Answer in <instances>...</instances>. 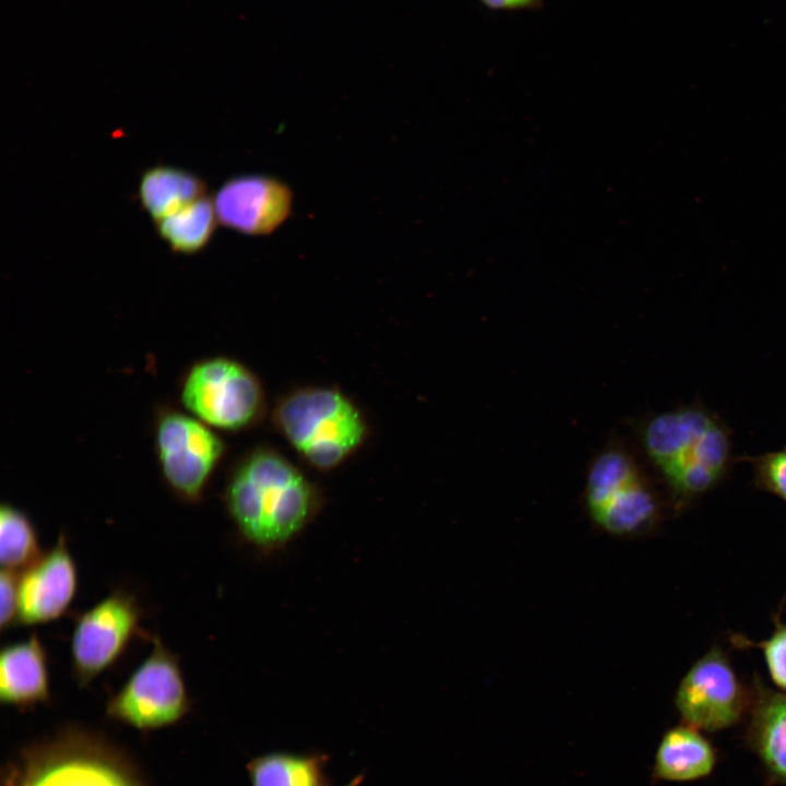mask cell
Segmentation results:
<instances>
[{
  "label": "cell",
  "instance_id": "8",
  "mask_svg": "<svg viewBox=\"0 0 786 786\" xmlns=\"http://www.w3.org/2000/svg\"><path fill=\"white\" fill-rule=\"evenodd\" d=\"M752 693L739 680L727 656L717 647L696 660L679 683L676 707L686 724L717 731L738 724L748 714Z\"/></svg>",
  "mask_w": 786,
  "mask_h": 786
},
{
  "label": "cell",
  "instance_id": "10",
  "mask_svg": "<svg viewBox=\"0 0 786 786\" xmlns=\"http://www.w3.org/2000/svg\"><path fill=\"white\" fill-rule=\"evenodd\" d=\"M218 223L248 236H264L289 216L293 193L287 184L264 175L228 179L213 196Z\"/></svg>",
  "mask_w": 786,
  "mask_h": 786
},
{
  "label": "cell",
  "instance_id": "6",
  "mask_svg": "<svg viewBox=\"0 0 786 786\" xmlns=\"http://www.w3.org/2000/svg\"><path fill=\"white\" fill-rule=\"evenodd\" d=\"M150 638V654L107 703L111 718L141 730L172 725L190 707L179 657L157 634Z\"/></svg>",
  "mask_w": 786,
  "mask_h": 786
},
{
  "label": "cell",
  "instance_id": "17",
  "mask_svg": "<svg viewBox=\"0 0 786 786\" xmlns=\"http://www.w3.org/2000/svg\"><path fill=\"white\" fill-rule=\"evenodd\" d=\"M329 757L321 752L274 751L247 764L251 786H322Z\"/></svg>",
  "mask_w": 786,
  "mask_h": 786
},
{
  "label": "cell",
  "instance_id": "7",
  "mask_svg": "<svg viewBox=\"0 0 786 786\" xmlns=\"http://www.w3.org/2000/svg\"><path fill=\"white\" fill-rule=\"evenodd\" d=\"M142 610L134 595L115 590L82 612L71 635V669L86 687L115 665L141 631Z\"/></svg>",
  "mask_w": 786,
  "mask_h": 786
},
{
  "label": "cell",
  "instance_id": "12",
  "mask_svg": "<svg viewBox=\"0 0 786 786\" xmlns=\"http://www.w3.org/2000/svg\"><path fill=\"white\" fill-rule=\"evenodd\" d=\"M49 667L36 633L5 645L0 654V700L14 707H34L49 700Z\"/></svg>",
  "mask_w": 786,
  "mask_h": 786
},
{
  "label": "cell",
  "instance_id": "13",
  "mask_svg": "<svg viewBox=\"0 0 786 786\" xmlns=\"http://www.w3.org/2000/svg\"><path fill=\"white\" fill-rule=\"evenodd\" d=\"M748 714L751 750L767 776L786 785V694L757 683Z\"/></svg>",
  "mask_w": 786,
  "mask_h": 786
},
{
  "label": "cell",
  "instance_id": "14",
  "mask_svg": "<svg viewBox=\"0 0 786 786\" xmlns=\"http://www.w3.org/2000/svg\"><path fill=\"white\" fill-rule=\"evenodd\" d=\"M717 752L699 728L684 724L668 729L656 750L653 776L666 782H693L715 769Z\"/></svg>",
  "mask_w": 786,
  "mask_h": 786
},
{
  "label": "cell",
  "instance_id": "18",
  "mask_svg": "<svg viewBox=\"0 0 786 786\" xmlns=\"http://www.w3.org/2000/svg\"><path fill=\"white\" fill-rule=\"evenodd\" d=\"M154 224L172 252L196 254L210 243L218 224L213 196L203 195Z\"/></svg>",
  "mask_w": 786,
  "mask_h": 786
},
{
  "label": "cell",
  "instance_id": "4",
  "mask_svg": "<svg viewBox=\"0 0 786 786\" xmlns=\"http://www.w3.org/2000/svg\"><path fill=\"white\" fill-rule=\"evenodd\" d=\"M180 400L190 415L223 431L252 427L266 407L259 378L238 360L223 356L198 360L186 371Z\"/></svg>",
  "mask_w": 786,
  "mask_h": 786
},
{
  "label": "cell",
  "instance_id": "2",
  "mask_svg": "<svg viewBox=\"0 0 786 786\" xmlns=\"http://www.w3.org/2000/svg\"><path fill=\"white\" fill-rule=\"evenodd\" d=\"M641 441L679 505L715 489L734 464L729 427L698 402L648 418L642 426Z\"/></svg>",
  "mask_w": 786,
  "mask_h": 786
},
{
  "label": "cell",
  "instance_id": "1",
  "mask_svg": "<svg viewBox=\"0 0 786 786\" xmlns=\"http://www.w3.org/2000/svg\"><path fill=\"white\" fill-rule=\"evenodd\" d=\"M224 502L240 536L262 552L284 547L321 507L317 487L277 451L260 446L231 469Z\"/></svg>",
  "mask_w": 786,
  "mask_h": 786
},
{
  "label": "cell",
  "instance_id": "9",
  "mask_svg": "<svg viewBox=\"0 0 786 786\" xmlns=\"http://www.w3.org/2000/svg\"><path fill=\"white\" fill-rule=\"evenodd\" d=\"M5 786H135L104 752L79 743L36 751L11 770Z\"/></svg>",
  "mask_w": 786,
  "mask_h": 786
},
{
  "label": "cell",
  "instance_id": "20",
  "mask_svg": "<svg viewBox=\"0 0 786 786\" xmlns=\"http://www.w3.org/2000/svg\"><path fill=\"white\" fill-rule=\"evenodd\" d=\"M643 476L633 457L622 449L610 448L592 463L586 480L588 510L600 504L618 488Z\"/></svg>",
  "mask_w": 786,
  "mask_h": 786
},
{
  "label": "cell",
  "instance_id": "21",
  "mask_svg": "<svg viewBox=\"0 0 786 786\" xmlns=\"http://www.w3.org/2000/svg\"><path fill=\"white\" fill-rule=\"evenodd\" d=\"M746 460L751 463L754 486L786 502V445Z\"/></svg>",
  "mask_w": 786,
  "mask_h": 786
},
{
  "label": "cell",
  "instance_id": "23",
  "mask_svg": "<svg viewBox=\"0 0 786 786\" xmlns=\"http://www.w3.org/2000/svg\"><path fill=\"white\" fill-rule=\"evenodd\" d=\"M19 574L1 569L0 575V629L5 631L17 622Z\"/></svg>",
  "mask_w": 786,
  "mask_h": 786
},
{
  "label": "cell",
  "instance_id": "25",
  "mask_svg": "<svg viewBox=\"0 0 786 786\" xmlns=\"http://www.w3.org/2000/svg\"><path fill=\"white\" fill-rule=\"evenodd\" d=\"M362 779H364V775H358V776H356L355 778H353V779H352L348 784H346L345 786H359V784L362 782ZM322 786H330V785H329L327 782H326V783H325L324 785H322Z\"/></svg>",
  "mask_w": 786,
  "mask_h": 786
},
{
  "label": "cell",
  "instance_id": "16",
  "mask_svg": "<svg viewBox=\"0 0 786 786\" xmlns=\"http://www.w3.org/2000/svg\"><path fill=\"white\" fill-rule=\"evenodd\" d=\"M590 513L604 529L614 534H629L654 523L659 513V503L642 476L617 489Z\"/></svg>",
  "mask_w": 786,
  "mask_h": 786
},
{
  "label": "cell",
  "instance_id": "22",
  "mask_svg": "<svg viewBox=\"0 0 786 786\" xmlns=\"http://www.w3.org/2000/svg\"><path fill=\"white\" fill-rule=\"evenodd\" d=\"M762 650L771 678L786 691V626L778 627Z\"/></svg>",
  "mask_w": 786,
  "mask_h": 786
},
{
  "label": "cell",
  "instance_id": "11",
  "mask_svg": "<svg viewBox=\"0 0 786 786\" xmlns=\"http://www.w3.org/2000/svg\"><path fill=\"white\" fill-rule=\"evenodd\" d=\"M76 591L78 568L67 537L60 533L53 546L19 574L16 624L38 626L59 619Z\"/></svg>",
  "mask_w": 786,
  "mask_h": 786
},
{
  "label": "cell",
  "instance_id": "19",
  "mask_svg": "<svg viewBox=\"0 0 786 786\" xmlns=\"http://www.w3.org/2000/svg\"><path fill=\"white\" fill-rule=\"evenodd\" d=\"M36 528L28 515L11 503L0 509V562L17 574L43 555Z\"/></svg>",
  "mask_w": 786,
  "mask_h": 786
},
{
  "label": "cell",
  "instance_id": "3",
  "mask_svg": "<svg viewBox=\"0 0 786 786\" xmlns=\"http://www.w3.org/2000/svg\"><path fill=\"white\" fill-rule=\"evenodd\" d=\"M273 422L295 451L312 467L335 468L353 455L368 436L357 405L333 388L309 386L283 396Z\"/></svg>",
  "mask_w": 786,
  "mask_h": 786
},
{
  "label": "cell",
  "instance_id": "5",
  "mask_svg": "<svg viewBox=\"0 0 786 786\" xmlns=\"http://www.w3.org/2000/svg\"><path fill=\"white\" fill-rule=\"evenodd\" d=\"M154 445L168 489L183 502H200L224 456L223 440L189 413L163 407L154 420Z\"/></svg>",
  "mask_w": 786,
  "mask_h": 786
},
{
  "label": "cell",
  "instance_id": "24",
  "mask_svg": "<svg viewBox=\"0 0 786 786\" xmlns=\"http://www.w3.org/2000/svg\"><path fill=\"white\" fill-rule=\"evenodd\" d=\"M543 1L544 0H479L483 5L496 11L537 10L543 7Z\"/></svg>",
  "mask_w": 786,
  "mask_h": 786
},
{
  "label": "cell",
  "instance_id": "15",
  "mask_svg": "<svg viewBox=\"0 0 786 786\" xmlns=\"http://www.w3.org/2000/svg\"><path fill=\"white\" fill-rule=\"evenodd\" d=\"M206 183L201 177L169 165L146 168L138 187L141 207L154 223L206 195Z\"/></svg>",
  "mask_w": 786,
  "mask_h": 786
}]
</instances>
